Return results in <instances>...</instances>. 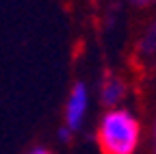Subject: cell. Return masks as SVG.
<instances>
[{
	"instance_id": "6da1fadb",
	"label": "cell",
	"mask_w": 156,
	"mask_h": 154,
	"mask_svg": "<svg viewBox=\"0 0 156 154\" xmlns=\"http://www.w3.org/2000/svg\"><path fill=\"white\" fill-rule=\"evenodd\" d=\"M139 137V120L126 109H111L98 126V143L102 154H134Z\"/></svg>"
},
{
	"instance_id": "3957f363",
	"label": "cell",
	"mask_w": 156,
	"mask_h": 154,
	"mask_svg": "<svg viewBox=\"0 0 156 154\" xmlns=\"http://www.w3.org/2000/svg\"><path fill=\"white\" fill-rule=\"evenodd\" d=\"M124 85L122 81H117V78H108L104 85H102V102L104 104H117L122 98H124Z\"/></svg>"
},
{
	"instance_id": "7a4b0ae2",
	"label": "cell",
	"mask_w": 156,
	"mask_h": 154,
	"mask_svg": "<svg viewBox=\"0 0 156 154\" xmlns=\"http://www.w3.org/2000/svg\"><path fill=\"white\" fill-rule=\"evenodd\" d=\"M87 109H89V91L83 83H76L69 91V98L65 104V126L69 130H78L83 126Z\"/></svg>"
},
{
	"instance_id": "5b68a950",
	"label": "cell",
	"mask_w": 156,
	"mask_h": 154,
	"mask_svg": "<svg viewBox=\"0 0 156 154\" xmlns=\"http://www.w3.org/2000/svg\"><path fill=\"white\" fill-rule=\"evenodd\" d=\"M67 134H69V128H63L61 130V139H67Z\"/></svg>"
},
{
	"instance_id": "277c9868",
	"label": "cell",
	"mask_w": 156,
	"mask_h": 154,
	"mask_svg": "<svg viewBox=\"0 0 156 154\" xmlns=\"http://www.w3.org/2000/svg\"><path fill=\"white\" fill-rule=\"evenodd\" d=\"M30 154H50V152H48V150H44V148H39V150H33Z\"/></svg>"
}]
</instances>
